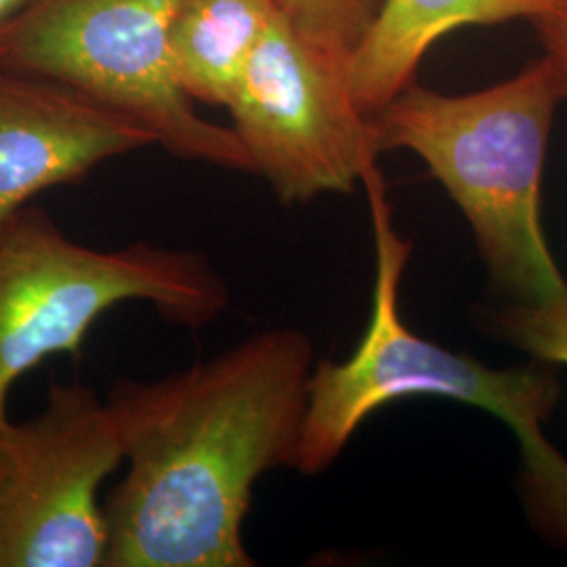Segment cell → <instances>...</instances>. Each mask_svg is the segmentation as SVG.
<instances>
[{
    "label": "cell",
    "instance_id": "cell-9",
    "mask_svg": "<svg viewBox=\"0 0 567 567\" xmlns=\"http://www.w3.org/2000/svg\"><path fill=\"white\" fill-rule=\"evenodd\" d=\"M555 0H383L347 60V82L358 107L377 116L410 84L433 47L463 25L543 18Z\"/></svg>",
    "mask_w": 567,
    "mask_h": 567
},
{
    "label": "cell",
    "instance_id": "cell-8",
    "mask_svg": "<svg viewBox=\"0 0 567 567\" xmlns=\"http://www.w3.org/2000/svg\"><path fill=\"white\" fill-rule=\"evenodd\" d=\"M156 145L74 86L0 63V224L42 192Z\"/></svg>",
    "mask_w": 567,
    "mask_h": 567
},
{
    "label": "cell",
    "instance_id": "cell-10",
    "mask_svg": "<svg viewBox=\"0 0 567 567\" xmlns=\"http://www.w3.org/2000/svg\"><path fill=\"white\" fill-rule=\"evenodd\" d=\"M280 16L271 0H187L171 30V68L194 103L227 107Z\"/></svg>",
    "mask_w": 567,
    "mask_h": 567
},
{
    "label": "cell",
    "instance_id": "cell-11",
    "mask_svg": "<svg viewBox=\"0 0 567 567\" xmlns=\"http://www.w3.org/2000/svg\"><path fill=\"white\" fill-rule=\"evenodd\" d=\"M305 41L347 63L383 0H271Z\"/></svg>",
    "mask_w": 567,
    "mask_h": 567
},
{
    "label": "cell",
    "instance_id": "cell-4",
    "mask_svg": "<svg viewBox=\"0 0 567 567\" xmlns=\"http://www.w3.org/2000/svg\"><path fill=\"white\" fill-rule=\"evenodd\" d=\"M124 303L203 328L229 305L224 276L203 252L133 243L95 248L28 204L0 224V423L9 393L49 358H81L91 328Z\"/></svg>",
    "mask_w": 567,
    "mask_h": 567
},
{
    "label": "cell",
    "instance_id": "cell-2",
    "mask_svg": "<svg viewBox=\"0 0 567 567\" xmlns=\"http://www.w3.org/2000/svg\"><path fill=\"white\" fill-rule=\"evenodd\" d=\"M374 231L372 309L355 351L313 368L297 471L320 475L381 408L408 398H444L496 416L519 446V486L540 536L567 550V456L550 444L547 425L561 386L550 364L492 368L450 351L405 324L400 292L412 244L400 236L385 182L372 168L362 182Z\"/></svg>",
    "mask_w": 567,
    "mask_h": 567
},
{
    "label": "cell",
    "instance_id": "cell-3",
    "mask_svg": "<svg viewBox=\"0 0 567 567\" xmlns=\"http://www.w3.org/2000/svg\"><path fill=\"white\" fill-rule=\"evenodd\" d=\"M561 102L564 82L545 55L517 76L466 95L414 82L372 116L381 154L412 152L444 185L508 303H543L567 292L543 225L548 140Z\"/></svg>",
    "mask_w": 567,
    "mask_h": 567
},
{
    "label": "cell",
    "instance_id": "cell-14",
    "mask_svg": "<svg viewBox=\"0 0 567 567\" xmlns=\"http://www.w3.org/2000/svg\"><path fill=\"white\" fill-rule=\"evenodd\" d=\"M28 0H0V21L7 20L11 13H16L21 4H25Z\"/></svg>",
    "mask_w": 567,
    "mask_h": 567
},
{
    "label": "cell",
    "instance_id": "cell-7",
    "mask_svg": "<svg viewBox=\"0 0 567 567\" xmlns=\"http://www.w3.org/2000/svg\"><path fill=\"white\" fill-rule=\"evenodd\" d=\"M255 175L284 204L351 192L377 166L372 118L358 107L347 63L278 16L227 105Z\"/></svg>",
    "mask_w": 567,
    "mask_h": 567
},
{
    "label": "cell",
    "instance_id": "cell-5",
    "mask_svg": "<svg viewBox=\"0 0 567 567\" xmlns=\"http://www.w3.org/2000/svg\"><path fill=\"white\" fill-rule=\"evenodd\" d=\"M187 0H28L0 21V63L74 86L143 126L168 154L255 175L231 126L175 81L171 30Z\"/></svg>",
    "mask_w": 567,
    "mask_h": 567
},
{
    "label": "cell",
    "instance_id": "cell-1",
    "mask_svg": "<svg viewBox=\"0 0 567 567\" xmlns=\"http://www.w3.org/2000/svg\"><path fill=\"white\" fill-rule=\"evenodd\" d=\"M313 368L301 330L271 328L163 379H118L105 567L255 566L244 522L265 473L297 468Z\"/></svg>",
    "mask_w": 567,
    "mask_h": 567
},
{
    "label": "cell",
    "instance_id": "cell-13",
    "mask_svg": "<svg viewBox=\"0 0 567 567\" xmlns=\"http://www.w3.org/2000/svg\"><path fill=\"white\" fill-rule=\"evenodd\" d=\"M545 55L557 68L567 100V0H555L543 18L534 21Z\"/></svg>",
    "mask_w": 567,
    "mask_h": 567
},
{
    "label": "cell",
    "instance_id": "cell-12",
    "mask_svg": "<svg viewBox=\"0 0 567 567\" xmlns=\"http://www.w3.org/2000/svg\"><path fill=\"white\" fill-rule=\"evenodd\" d=\"M489 330L532 360L567 365V292L543 303H507L487 316Z\"/></svg>",
    "mask_w": 567,
    "mask_h": 567
},
{
    "label": "cell",
    "instance_id": "cell-6",
    "mask_svg": "<svg viewBox=\"0 0 567 567\" xmlns=\"http://www.w3.org/2000/svg\"><path fill=\"white\" fill-rule=\"evenodd\" d=\"M122 466L112 410L55 383L41 410L0 423V567H105V482Z\"/></svg>",
    "mask_w": 567,
    "mask_h": 567
}]
</instances>
